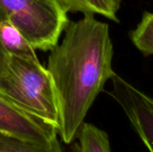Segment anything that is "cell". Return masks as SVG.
<instances>
[{
    "instance_id": "8992f818",
    "label": "cell",
    "mask_w": 153,
    "mask_h": 152,
    "mask_svg": "<svg viewBox=\"0 0 153 152\" xmlns=\"http://www.w3.org/2000/svg\"><path fill=\"white\" fill-rule=\"evenodd\" d=\"M66 13L100 14L117 23L121 0H54Z\"/></svg>"
},
{
    "instance_id": "7a4b0ae2",
    "label": "cell",
    "mask_w": 153,
    "mask_h": 152,
    "mask_svg": "<svg viewBox=\"0 0 153 152\" xmlns=\"http://www.w3.org/2000/svg\"><path fill=\"white\" fill-rule=\"evenodd\" d=\"M0 95L58 129L59 110L52 78L38 58L9 55L0 76Z\"/></svg>"
},
{
    "instance_id": "7c38bea8",
    "label": "cell",
    "mask_w": 153,
    "mask_h": 152,
    "mask_svg": "<svg viewBox=\"0 0 153 152\" xmlns=\"http://www.w3.org/2000/svg\"><path fill=\"white\" fill-rule=\"evenodd\" d=\"M7 20H8V18H7L5 13L0 8V23L3 22H5V21H7Z\"/></svg>"
},
{
    "instance_id": "6da1fadb",
    "label": "cell",
    "mask_w": 153,
    "mask_h": 152,
    "mask_svg": "<svg viewBox=\"0 0 153 152\" xmlns=\"http://www.w3.org/2000/svg\"><path fill=\"white\" fill-rule=\"evenodd\" d=\"M61 43L50 51L47 69L54 84L59 110L58 134L72 143L105 84L116 73L108 23L93 14L69 22Z\"/></svg>"
},
{
    "instance_id": "8fae6325",
    "label": "cell",
    "mask_w": 153,
    "mask_h": 152,
    "mask_svg": "<svg viewBox=\"0 0 153 152\" xmlns=\"http://www.w3.org/2000/svg\"><path fill=\"white\" fill-rule=\"evenodd\" d=\"M8 60H9V54L4 49L0 39V76L4 72L8 64Z\"/></svg>"
},
{
    "instance_id": "ba28073f",
    "label": "cell",
    "mask_w": 153,
    "mask_h": 152,
    "mask_svg": "<svg viewBox=\"0 0 153 152\" xmlns=\"http://www.w3.org/2000/svg\"><path fill=\"white\" fill-rule=\"evenodd\" d=\"M0 39L9 55L27 58H38L35 52L36 49L8 20L0 23Z\"/></svg>"
},
{
    "instance_id": "277c9868",
    "label": "cell",
    "mask_w": 153,
    "mask_h": 152,
    "mask_svg": "<svg viewBox=\"0 0 153 152\" xmlns=\"http://www.w3.org/2000/svg\"><path fill=\"white\" fill-rule=\"evenodd\" d=\"M108 93L121 107L133 129L150 152H153V98L115 73Z\"/></svg>"
},
{
    "instance_id": "3957f363",
    "label": "cell",
    "mask_w": 153,
    "mask_h": 152,
    "mask_svg": "<svg viewBox=\"0 0 153 152\" xmlns=\"http://www.w3.org/2000/svg\"><path fill=\"white\" fill-rule=\"evenodd\" d=\"M0 8L35 49L51 50L69 20L54 0H0Z\"/></svg>"
},
{
    "instance_id": "52a82bcc",
    "label": "cell",
    "mask_w": 153,
    "mask_h": 152,
    "mask_svg": "<svg viewBox=\"0 0 153 152\" xmlns=\"http://www.w3.org/2000/svg\"><path fill=\"white\" fill-rule=\"evenodd\" d=\"M73 152H112L108 133L90 123H83Z\"/></svg>"
},
{
    "instance_id": "5b68a950",
    "label": "cell",
    "mask_w": 153,
    "mask_h": 152,
    "mask_svg": "<svg viewBox=\"0 0 153 152\" xmlns=\"http://www.w3.org/2000/svg\"><path fill=\"white\" fill-rule=\"evenodd\" d=\"M0 133L22 140L48 143L57 136V128L24 111L0 95Z\"/></svg>"
},
{
    "instance_id": "30bf717a",
    "label": "cell",
    "mask_w": 153,
    "mask_h": 152,
    "mask_svg": "<svg viewBox=\"0 0 153 152\" xmlns=\"http://www.w3.org/2000/svg\"><path fill=\"white\" fill-rule=\"evenodd\" d=\"M129 38L143 56H153V13L146 11L143 13L135 29L129 32Z\"/></svg>"
},
{
    "instance_id": "9c48e42d",
    "label": "cell",
    "mask_w": 153,
    "mask_h": 152,
    "mask_svg": "<svg viewBox=\"0 0 153 152\" xmlns=\"http://www.w3.org/2000/svg\"><path fill=\"white\" fill-rule=\"evenodd\" d=\"M0 152H63L57 136L48 143H37L0 133Z\"/></svg>"
}]
</instances>
